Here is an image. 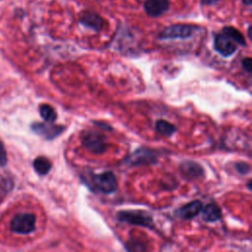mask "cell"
I'll return each mask as SVG.
<instances>
[{
    "instance_id": "cell-1",
    "label": "cell",
    "mask_w": 252,
    "mask_h": 252,
    "mask_svg": "<svg viewBox=\"0 0 252 252\" xmlns=\"http://www.w3.org/2000/svg\"><path fill=\"white\" fill-rule=\"evenodd\" d=\"M199 30L198 26L191 24H176L164 28L158 34L160 39L188 38Z\"/></svg>"
},
{
    "instance_id": "cell-2",
    "label": "cell",
    "mask_w": 252,
    "mask_h": 252,
    "mask_svg": "<svg viewBox=\"0 0 252 252\" xmlns=\"http://www.w3.org/2000/svg\"><path fill=\"white\" fill-rule=\"evenodd\" d=\"M82 144L90 152L99 155L106 149L105 138L94 131H86L82 135Z\"/></svg>"
},
{
    "instance_id": "cell-3",
    "label": "cell",
    "mask_w": 252,
    "mask_h": 252,
    "mask_svg": "<svg viewBox=\"0 0 252 252\" xmlns=\"http://www.w3.org/2000/svg\"><path fill=\"white\" fill-rule=\"evenodd\" d=\"M117 219L121 221H126L136 225L146 227L153 226L152 217L143 211H121L117 214Z\"/></svg>"
},
{
    "instance_id": "cell-4",
    "label": "cell",
    "mask_w": 252,
    "mask_h": 252,
    "mask_svg": "<svg viewBox=\"0 0 252 252\" xmlns=\"http://www.w3.org/2000/svg\"><path fill=\"white\" fill-rule=\"evenodd\" d=\"M93 183L96 189L104 194H110L117 189V180L113 172L105 171L93 176Z\"/></svg>"
},
{
    "instance_id": "cell-5",
    "label": "cell",
    "mask_w": 252,
    "mask_h": 252,
    "mask_svg": "<svg viewBox=\"0 0 252 252\" xmlns=\"http://www.w3.org/2000/svg\"><path fill=\"white\" fill-rule=\"evenodd\" d=\"M35 216L33 214H19L11 221L13 231L21 234H28L34 230Z\"/></svg>"
},
{
    "instance_id": "cell-6",
    "label": "cell",
    "mask_w": 252,
    "mask_h": 252,
    "mask_svg": "<svg viewBox=\"0 0 252 252\" xmlns=\"http://www.w3.org/2000/svg\"><path fill=\"white\" fill-rule=\"evenodd\" d=\"M214 47L223 57L231 56L236 50V45L234 41H232L228 36L223 33H218L215 35Z\"/></svg>"
},
{
    "instance_id": "cell-7",
    "label": "cell",
    "mask_w": 252,
    "mask_h": 252,
    "mask_svg": "<svg viewBox=\"0 0 252 252\" xmlns=\"http://www.w3.org/2000/svg\"><path fill=\"white\" fill-rule=\"evenodd\" d=\"M32 128L35 133L43 136L47 140L54 139L55 137L59 136L64 130V127L62 125H54L51 122H46V123L36 122L32 125Z\"/></svg>"
},
{
    "instance_id": "cell-8",
    "label": "cell",
    "mask_w": 252,
    "mask_h": 252,
    "mask_svg": "<svg viewBox=\"0 0 252 252\" xmlns=\"http://www.w3.org/2000/svg\"><path fill=\"white\" fill-rule=\"evenodd\" d=\"M79 22L83 26L92 29L95 32L100 31L103 27V19L98 14L91 11L84 12L80 17Z\"/></svg>"
},
{
    "instance_id": "cell-9",
    "label": "cell",
    "mask_w": 252,
    "mask_h": 252,
    "mask_svg": "<svg viewBox=\"0 0 252 252\" xmlns=\"http://www.w3.org/2000/svg\"><path fill=\"white\" fill-rule=\"evenodd\" d=\"M145 10L151 17H158L164 14L169 8L168 0H146Z\"/></svg>"
},
{
    "instance_id": "cell-10",
    "label": "cell",
    "mask_w": 252,
    "mask_h": 252,
    "mask_svg": "<svg viewBox=\"0 0 252 252\" xmlns=\"http://www.w3.org/2000/svg\"><path fill=\"white\" fill-rule=\"evenodd\" d=\"M202 210V203L198 200L192 201L186 205H184L183 207L179 208L175 214L177 217H179L180 219L183 220H190L193 219L194 217H196Z\"/></svg>"
},
{
    "instance_id": "cell-11",
    "label": "cell",
    "mask_w": 252,
    "mask_h": 252,
    "mask_svg": "<svg viewBox=\"0 0 252 252\" xmlns=\"http://www.w3.org/2000/svg\"><path fill=\"white\" fill-rule=\"evenodd\" d=\"M180 169L182 174L189 179L193 178H198L203 174V168L202 166L194 161H184L180 164Z\"/></svg>"
},
{
    "instance_id": "cell-12",
    "label": "cell",
    "mask_w": 252,
    "mask_h": 252,
    "mask_svg": "<svg viewBox=\"0 0 252 252\" xmlns=\"http://www.w3.org/2000/svg\"><path fill=\"white\" fill-rule=\"evenodd\" d=\"M202 218L205 221L214 222L220 219L221 212L218 205L216 204H208L204 208L202 207Z\"/></svg>"
},
{
    "instance_id": "cell-13",
    "label": "cell",
    "mask_w": 252,
    "mask_h": 252,
    "mask_svg": "<svg viewBox=\"0 0 252 252\" xmlns=\"http://www.w3.org/2000/svg\"><path fill=\"white\" fill-rule=\"evenodd\" d=\"M156 155L152 151H146V150H139L135 154H133L132 162L133 163H144V162H154L156 160Z\"/></svg>"
},
{
    "instance_id": "cell-14",
    "label": "cell",
    "mask_w": 252,
    "mask_h": 252,
    "mask_svg": "<svg viewBox=\"0 0 252 252\" xmlns=\"http://www.w3.org/2000/svg\"><path fill=\"white\" fill-rule=\"evenodd\" d=\"M222 33L225 34L226 36H228L232 41L240 44V45H246V41H245V38L243 36V34L238 31L236 30L235 28L233 27H224L222 29Z\"/></svg>"
},
{
    "instance_id": "cell-15",
    "label": "cell",
    "mask_w": 252,
    "mask_h": 252,
    "mask_svg": "<svg viewBox=\"0 0 252 252\" xmlns=\"http://www.w3.org/2000/svg\"><path fill=\"white\" fill-rule=\"evenodd\" d=\"M33 167L38 174L44 175L51 169V162L45 157H37L33 160Z\"/></svg>"
},
{
    "instance_id": "cell-16",
    "label": "cell",
    "mask_w": 252,
    "mask_h": 252,
    "mask_svg": "<svg viewBox=\"0 0 252 252\" xmlns=\"http://www.w3.org/2000/svg\"><path fill=\"white\" fill-rule=\"evenodd\" d=\"M39 113L46 122L53 123L57 117L55 109L49 104H41L39 106Z\"/></svg>"
},
{
    "instance_id": "cell-17",
    "label": "cell",
    "mask_w": 252,
    "mask_h": 252,
    "mask_svg": "<svg viewBox=\"0 0 252 252\" xmlns=\"http://www.w3.org/2000/svg\"><path fill=\"white\" fill-rule=\"evenodd\" d=\"M156 129L158 133L165 136H171L176 131L174 125L162 119H159L156 122Z\"/></svg>"
},
{
    "instance_id": "cell-18",
    "label": "cell",
    "mask_w": 252,
    "mask_h": 252,
    "mask_svg": "<svg viewBox=\"0 0 252 252\" xmlns=\"http://www.w3.org/2000/svg\"><path fill=\"white\" fill-rule=\"evenodd\" d=\"M235 168L241 174H245V173H248L250 171V166L246 162H237L235 164Z\"/></svg>"
},
{
    "instance_id": "cell-19",
    "label": "cell",
    "mask_w": 252,
    "mask_h": 252,
    "mask_svg": "<svg viewBox=\"0 0 252 252\" xmlns=\"http://www.w3.org/2000/svg\"><path fill=\"white\" fill-rule=\"evenodd\" d=\"M7 162V154L3 143L0 140V165H5Z\"/></svg>"
},
{
    "instance_id": "cell-20",
    "label": "cell",
    "mask_w": 252,
    "mask_h": 252,
    "mask_svg": "<svg viewBox=\"0 0 252 252\" xmlns=\"http://www.w3.org/2000/svg\"><path fill=\"white\" fill-rule=\"evenodd\" d=\"M252 63H251V58L250 57H247V58H244L242 60V66L244 67V69L247 71V72H251L252 71Z\"/></svg>"
},
{
    "instance_id": "cell-21",
    "label": "cell",
    "mask_w": 252,
    "mask_h": 252,
    "mask_svg": "<svg viewBox=\"0 0 252 252\" xmlns=\"http://www.w3.org/2000/svg\"><path fill=\"white\" fill-rule=\"evenodd\" d=\"M220 0H201V3L203 5H214L217 2H219Z\"/></svg>"
},
{
    "instance_id": "cell-22",
    "label": "cell",
    "mask_w": 252,
    "mask_h": 252,
    "mask_svg": "<svg viewBox=\"0 0 252 252\" xmlns=\"http://www.w3.org/2000/svg\"><path fill=\"white\" fill-rule=\"evenodd\" d=\"M242 2L245 5H251L252 4V0H242Z\"/></svg>"
},
{
    "instance_id": "cell-23",
    "label": "cell",
    "mask_w": 252,
    "mask_h": 252,
    "mask_svg": "<svg viewBox=\"0 0 252 252\" xmlns=\"http://www.w3.org/2000/svg\"><path fill=\"white\" fill-rule=\"evenodd\" d=\"M248 36H249V38H251V26H249V28H248Z\"/></svg>"
}]
</instances>
